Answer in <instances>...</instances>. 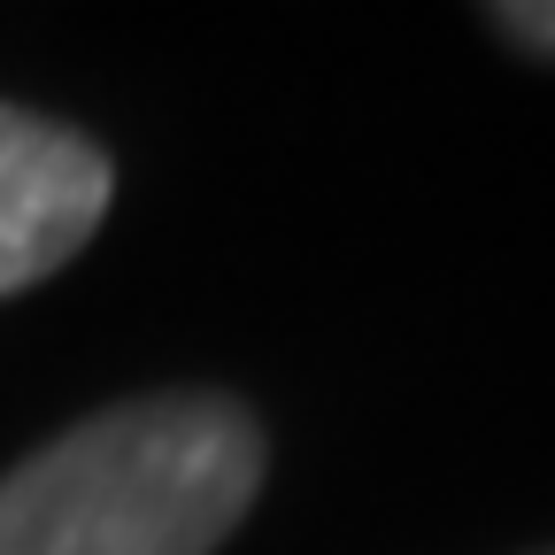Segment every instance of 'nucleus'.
<instances>
[{"mask_svg":"<svg viewBox=\"0 0 555 555\" xmlns=\"http://www.w3.org/2000/svg\"><path fill=\"white\" fill-rule=\"evenodd\" d=\"M262 486L232 393H147L69 425L0 478V555H217Z\"/></svg>","mask_w":555,"mask_h":555,"instance_id":"obj_1","label":"nucleus"},{"mask_svg":"<svg viewBox=\"0 0 555 555\" xmlns=\"http://www.w3.org/2000/svg\"><path fill=\"white\" fill-rule=\"evenodd\" d=\"M116 170L86 131L0 101V294L54 278L108 217Z\"/></svg>","mask_w":555,"mask_h":555,"instance_id":"obj_2","label":"nucleus"},{"mask_svg":"<svg viewBox=\"0 0 555 555\" xmlns=\"http://www.w3.org/2000/svg\"><path fill=\"white\" fill-rule=\"evenodd\" d=\"M494 24H502L517 47H532V54H555V0H532V9H494Z\"/></svg>","mask_w":555,"mask_h":555,"instance_id":"obj_3","label":"nucleus"},{"mask_svg":"<svg viewBox=\"0 0 555 555\" xmlns=\"http://www.w3.org/2000/svg\"><path fill=\"white\" fill-rule=\"evenodd\" d=\"M547 555H555V547H547Z\"/></svg>","mask_w":555,"mask_h":555,"instance_id":"obj_4","label":"nucleus"}]
</instances>
